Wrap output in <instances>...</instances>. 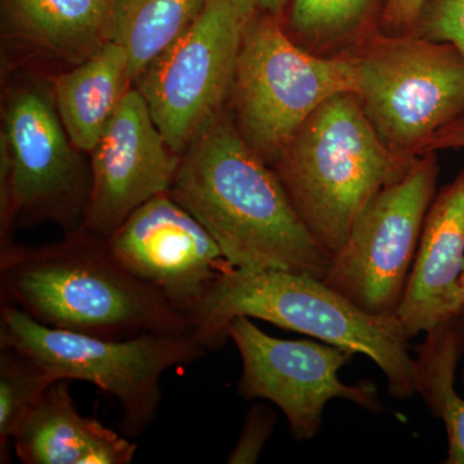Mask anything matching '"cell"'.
<instances>
[{
    "instance_id": "obj_1",
    "label": "cell",
    "mask_w": 464,
    "mask_h": 464,
    "mask_svg": "<svg viewBox=\"0 0 464 464\" xmlns=\"http://www.w3.org/2000/svg\"><path fill=\"white\" fill-rule=\"evenodd\" d=\"M169 195L234 267L324 279L333 256L308 230L273 167L222 115L181 155Z\"/></svg>"
},
{
    "instance_id": "obj_2",
    "label": "cell",
    "mask_w": 464,
    "mask_h": 464,
    "mask_svg": "<svg viewBox=\"0 0 464 464\" xmlns=\"http://www.w3.org/2000/svg\"><path fill=\"white\" fill-rule=\"evenodd\" d=\"M2 304L36 322L108 340L194 333L191 320L119 264L84 227L42 246H0Z\"/></svg>"
},
{
    "instance_id": "obj_3",
    "label": "cell",
    "mask_w": 464,
    "mask_h": 464,
    "mask_svg": "<svg viewBox=\"0 0 464 464\" xmlns=\"http://www.w3.org/2000/svg\"><path fill=\"white\" fill-rule=\"evenodd\" d=\"M240 316L368 356L383 372L393 398L420 393V366L399 320L365 313L314 275L232 266L208 290L191 324L207 350H217Z\"/></svg>"
},
{
    "instance_id": "obj_4",
    "label": "cell",
    "mask_w": 464,
    "mask_h": 464,
    "mask_svg": "<svg viewBox=\"0 0 464 464\" xmlns=\"http://www.w3.org/2000/svg\"><path fill=\"white\" fill-rule=\"evenodd\" d=\"M414 160L384 145L359 96L346 92L304 121L274 169L308 230L334 256L369 201Z\"/></svg>"
},
{
    "instance_id": "obj_5",
    "label": "cell",
    "mask_w": 464,
    "mask_h": 464,
    "mask_svg": "<svg viewBox=\"0 0 464 464\" xmlns=\"http://www.w3.org/2000/svg\"><path fill=\"white\" fill-rule=\"evenodd\" d=\"M0 346L26 353L57 381L87 382L111 395L121 406V429L128 436L141 435L157 418L161 375L208 351L195 333L108 340L52 328L5 304L0 308Z\"/></svg>"
},
{
    "instance_id": "obj_6",
    "label": "cell",
    "mask_w": 464,
    "mask_h": 464,
    "mask_svg": "<svg viewBox=\"0 0 464 464\" xmlns=\"http://www.w3.org/2000/svg\"><path fill=\"white\" fill-rule=\"evenodd\" d=\"M346 92L356 93L355 66L347 53L306 50L265 12L250 20L232 84V121L268 166L275 167L324 102Z\"/></svg>"
},
{
    "instance_id": "obj_7",
    "label": "cell",
    "mask_w": 464,
    "mask_h": 464,
    "mask_svg": "<svg viewBox=\"0 0 464 464\" xmlns=\"http://www.w3.org/2000/svg\"><path fill=\"white\" fill-rule=\"evenodd\" d=\"M344 53L366 118L400 157H420L424 143L464 119V57L454 45L371 33Z\"/></svg>"
},
{
    "instance_id": "obj_8",
    "label": "cell",
    "mask_w": 464,
    "mask_h": 464,
    "mask_svg": "<svg viewBox=\"0 0 464 464\" xmlns=\"http://www.w3.org/2000/svg\"><path fill=\"white\" fill-rule=\"evenodd\" d=\"M257 12L253 0H210L134 83L176 154L225 114L244 33Z\"/></svg>"
},
{
    "instance_id": "obj_9",
    "label": "cell",
    "mask_w": 464,
    "mask_h": 464,
    "mask_svg": "<svg viewBox=\"0 0 464 464\" xmlns=\"http://www.w3.org/2000/svg\"><path fill=\"white\" fill-rule=\"evenodd\" d=\"M439 174L438 155L427 152L415 159L404 177L378 192L333 256L324 283L371 315L395 316Z\"/></svg>"
},
{
    "instance_id": "obj_10",
    "label": "cell",
    "mask_w": 464,
    "mask_h": 464,
    "mask_svg": "<svg viewBox=\"0 0 464 464\" xmlns=\"http://www.w3.org/2000/svg\"><path fill=\"white\" fill-rule=\"evenodd\" d=\"M3 121L14 225L23 217L54 222L67 232L81 228L91 198V163L70 140L52 85H17L9 92Z\"/></svg>"
},
{
    "instance_id": "obj_11",
    "label": "cell",
    "mask_w": 464,
    "mask_h": 464,
    "mask_svg": "<svg viewBox=\"0 0 464 464\" xmlns=\"http://www.w3.org/2000/svg\"><path fill=\"white\" fill-rule=\"evenodd\" d=\"M227 335L240 353L241 398L268 400L276 405L295 440L315 438L324 408L333 399L347 400L372 411L383 409L373 383L346 384L338 377L355 355L353 351L325 342L279 340L246 316L232 320Z\"/></svg>"
},
{
    "instance_id": "obj_12",
    "label": "cell",
    "mask_w": 464,
    "mask_h": 464,
    "mask_svg": "<svg viewBox=\"0 0 464 464\" xmlns=\"http://www.w3.org/2000/svg\"><path fill=\"white\" fill-rule=\"evenodd\" d=\"M106 244L125 270L190 320L213 283L232 267L212 235L169 192L137 208Z\"/></svg>"
},
{
    "instance_id": "obj_13",
    "label": "cell",
    "mask_w": 464,
    "mask_h": 464,
    "mask_svg": "<svg viewBox=\"0 0 464 464\" xmlns=\"http://www.w3.org/2000/svg\"><path fill=\"white\" fill-rule=\"evenodd\" d=\"M179 161L142 94L130 88L91 151L92 190L82 227L108 239L137 208L169 191Z\"/></svg>"
},
{
    "instance_id": "obj_14",
    "label": "cell",
    "mask_w": 464,
    "mask_h": 464,
    "mask_svg": "<svg viewBox=\"0 0 464 464\" xmlns=\"http://www.w3.org/2000/svg\"><path fill=\"white\" fill-rule=\"evenodd\" d=\"M464 169L427 210L420 246L396 319L409 340L463 310Z\"/></svg>"
},
{
    "instance_id": "obj_15",
    "label": "cell",
    "mask_w": 464,
    "mask_h": 464,
    "mask_svg": "<svg viewBox=\"0 0 464 464\" xmlns=\"http://www.w3.org/2000/svg\"><path fill=\"white\" fill-rule=\"evenodd\" d=\"M72 381L54 382L14 436L25 464H130L137 445L76 408Z\"/></svg>"
},
{
    "instance_id": "obj_16",
    "label": "cell",
    "mask_w": 464,
    "mask_h": 464,
    "mask_svg": "<svg viewBox=\"0 0 464 464\" xmlns=\"http://www.w3.org/2000/svg\"><path fill=\"white\" fill-rule=\"evenodd\" d=\"M133 84L130 58L108 41L52 84L61 121L72 143L90 155Z\"/></svg>"
},
{
    "instance_id": "obj_17",
    "label": "cell",
    "mask_w": 464,
    "mask_h": 464,
    "mask_svg": "<svg viewBox=\"0 0 464 464\" xmlns=\"http://www.w3.org/2000/svg\"><path fill=\"white\" fill-rule=\"evenodd\" d=\"M114 0H2V24L14 39L78 65L109 41Z\"/></svg>"
},
{
    "instance_id": "obj_18",
    "label": "cell",
    "mask_w": 464,
    "mask_h": 464,
    "mask_svg": "<svg viewBox=\"0 0 464 464\" xmlns=\"http://www.w3.org/2000/svg\"><path fill=\"white\" fill-rule=\"evenodd\" d=\"M210 0H114L109 41L130 58L133 84L150 63L172 45L203 14Z\"/></svg>"
},
{
    "instance_id": "obj_19",
    "label": "cell",
    "mask_w": 464,
    "mask_h": 464,
    "mask_svg": "<svg viewBox=\"0 0 464 464\" xmlns=\"http://www.w3.org/2000/svg\"><path fill=\"white\" fill-rule=\"evenodd\" d=\"M417 347L420 395L447 429V464H464V400L456 391V372L464 353V314L449 317Z\"/></svg>"
},
{
    "instance_id": "obj_20",
    "label": "cell",
    "mask_w": 464,
    "mask_h": 464,
    "mask_svg": "<svg viewBox=\"0 0 464 464\" xmlns=\"http://www.w3.org/2000/svg\"><path fill=\"white\" fill-rule=\"evenodd\" d=\"M377 0H292L290 30L314 53L351 48L368 32Z\"/></svg>"
},
{
    "instance_id": "obj_21",
    "label": "cell",
    "mask_w": 464,
    "mask_h": 464,
    "mask_svg": "<svg viewBox=\"0 0 464 464\" xmlns=\"http://www.w3.org/2000/svg\"><path fill=\"white\" fill-rule=\"evenodd\" d=\"M56 381L26 353L0 346V462L9 463L11 442Z\"/></svg>"
},
{
    "instance_id": "obj_22",
    "label": "cell",
    "mask_w": 464,
    "mask_h": 464,
    "mask_svg": "<svg viewBox=\"0 0 464 464\" xmlns=\"http://www.w3.org/2000/svg\"><path fill=\"white\" fill-rule=\"evenodd\" d=\"M411 33L449 43L464 57V0H427Z\"/></svg>"
},
{
    "instance_id": "obj_23",
    "label": "cell",
    "mask_w": 464,
    "mask_h": 464,
    "mask_svg": "<svg viewBox=\"0 0 464 464\" xmlns=\"http://www.w3.org/2000/svg\"><path fill=\"white\" fill-rule=\"evenodd\" d=\"M276 414L265 405H256L246 415L237 444L232 449L227 462L231 464L257 463L259 454L274 432Z\"/></svg>"
},
{
    "instance_id": "obj_24",
    "label": "cell",
    "mask_w": 464,
    "mask_h": 464,
    "mask_svg": "<svg viewBox=\"0 0 464 464\" xmlns=\"http://www.w3.org/2000/svg\"><path fill=\"white\" fill-rule=\"evenodd\" d=\"M427 0H386L382 23L396 34L411 33Z\"/></svg>"
},
{
    "instance_id": "obj_25",
    "label": "cell",
    "mask_w": 464,
    "mask_h": 464,
    "mask_svg": "<svg viewBox=\"0 0 464 464\" xmlns=\"http://www.w3.org/2000/svg\"><path fill=\"white\" fill-rule=\"evenodd\" d=\"M449 149H464V119L449 125L431 137L424 143L422 155Z\"/></svg>"
},
{
    "instance_id": "obj_26",
    "label": "cell",
    "mask_w": 464,
    "mask_h": 464,
    "mask_svg": "<svg viewBox=\"0 0 464 464\" xmlns=\"http://www.w3.org/2000/svg\"><path fill=\"white\" fill-rule=\"evenodd\" d=\"M253 2L257 5L258 11L279 18L289 0H253Z\"/></svg>"
},
{
    "instance_id": "obj_27",
    "label": "cell",
    "mask_w": 464,
    "mask_h": 464,
    "mask_svg": "<svg viewBox=\"0 0 464 464\" xmlns=\"http://www.w3.org/2000/svg\"><path fill=\"white\" fill-rule=\"evenodd\" d=\"M459 285H460V295H462V302L464 304V268H463L462 275H460Z\"/></svg>"
},
{
    "instance_id": "obj_28",
    "label": "cell",
    "mask_w": 464,
    "mask_h": 464,
    "mask_svg": "<svg viewBox=\"0 0 464 464\" xmlns=\"http://www.w3.org/2000/svg\"><path fill=\"white\" fill-rule=\"evenodd\" d=\"M463 314H464V308H463ZM462 377H463V381H464V371L462 372Z\"/></svg>"
}]
</instances>
